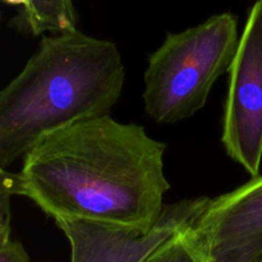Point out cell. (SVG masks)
I'll use <instances>...</instances> for the list:
<instances>
[{
  "instance_id": "obj_1",
  "label": "cell",
  "mask_w": 262,
  "mask_h": 262,
  "mask_svg": "<svg viewBox=\"0 0 262 262\" xmlns=\"http://www.w3.org/2000/svg\"><path fill=\"white\" fill-rule=\"evenodd\" d=\"M165 151L166 143L142 125L92 118L43 138L23 158L19 173L0 169V189L31 200L54 222L145 233L166 206Z\"/></svg>"
},
{
  "instance_id": "obj_2",
  "label": "cell",
  "mask_w": 262,
  "mask_h": 262,
  "mask_svg": "<svg viewBox=\"0 0 262 262\" xmlns=\"http://www.w3.org/2000/svg\"><path fill=\"white\" fill-rule=\"evenodd\" d=\"M124 82L122 54L113 41L78 28L42 36L22 71L0 92V169L58 130L110 115Z\"/></svg>"
},
{
  "instance_id": "obj_3",
  "label": "cell",
  "mask_w": 262,
  "mask_h": 262,
  "mask_svg": "<svg viewBox=\"0 0 262 262\" xmlns=\"http://www.w3.org/2000/svg\"><path fill=\"white\" fill-rule=\"evenodd\" d=\"M239 40L232 13L168 33L143 74L146 114L159 124H176L204 109L217 79L229 73Z\"/></svg>"
},
{
  "instance_id": "obj_4",
  "label": "cell",
  "mask_w": 262,
  "mask_h": 262,
  "mask_svg": "<svg viewBox=\"0 0 262 262\" xmlns=\"http://www.w3.org/2000/svg\"><path fill=\"white\" fill-rule=\"evenodd\" d=\"M228 74L222 143L227 155L253 178L262 164V0L248 13Z\"/></svg>"
},
{
  "instance_id": "obj_5",
  "label": "cell",
  "mask_w": 262,
  "mask_h": 262,
  "mask_svg": "<svg viewBox=\"0 0 262 262\" xmlns=\"http://www.w3.org/2000/svg\"><path fill=\"white\" fill-rule=\"evenodd\" d=\"M188 235L207 262H256L262 257V174L210 199Z\"/></svg>"
},
{
  "instance_id": "obj_6",
  "label": "cell",
  "mask_w": 262,
  "mask_h": 262,
  "mask_svg": "<svg viewBox=\"0 0 262 262\" xmlns=\"http://www.w3.org/2000/svg\"><path fill=\"white\" fill-rule=\"evenodd\" d=\"M209 200L200 196L166 205L158 223L145 233L74 220H56L55 224L68 239L71 262H143L166 241L188 229Z\"/></svg>"
},
{
  "instance_id": "obj_7",
  "label": "cell",
  "mask_w": 262,
  "mask_h": 262,
  "mask_svg": "<svg viewBox=\"0 0 262 262\" xmlns=\"http://www.w3.org/2000/svg\"><path fill=\"white\" fill-rule=\"evenodd\" d=\"M13 26L41 37L71 32L77 30V12L72 0H30Z\"/></svg>"
},
{
  "instance_id": "obj_8",
  "label": "cell",
  "mask_w": 262,
  "mask_h": 262,
  "mask_svg": "<svg viewBox=\"0 0 262 262\" xmlns=\"http://www.w3.org/2000/svg\"><path fill=\"white\" fill-rule=\"evenodd\" d=\"M187 230L166 241L143 262H207Z\"/></svg>"
},
{
  "instance_id": "obj_9",
  "label": "cell",
  "mask_w": 262,
  "mask_h": 262,
  "mask_svg": "<svg viewBox=\"0 0 262 262\" xmlns=\"http://www.w3.org/2000/svg\"><path fill=\"white\" fill-rule=\"evenodd\" d=\"M0 262H30L25 246L12 237L0 239Z\"/></svg>"
},
{
  "instance_id": "obj_10",
  "label": "cell",
  "mask_w": 262,
  "mask_h": 262,
  "mask_svg": "<svg viewBox=\"0 0 262 262\" xmlns=\"http://www.w3.org/2000/svg\"><path fill=\"white\" fill-rule=\"evenodd\" d=\"M4 2L9 5H20L22 8H25L27 7L30 0H4Z\"/></svg>"
},
{
  "instance_id": "obj_11",
  "label": "cell",
  "mask_w": 262,
  "mask_h": 262,
  "mask_svg": "<svg viewBox=\"0 0 262 262\" xmlns=\"http://www.w3.org/2000/svg\"><path fill=\"white\" fill-rule=\"evenodd\" d=\"M256 262H262V257H261V258H258V260L256 261Z\"/></svg>"
}]
</instances>
